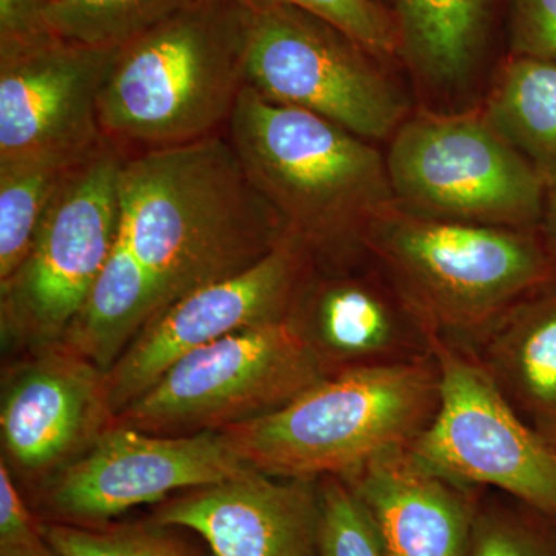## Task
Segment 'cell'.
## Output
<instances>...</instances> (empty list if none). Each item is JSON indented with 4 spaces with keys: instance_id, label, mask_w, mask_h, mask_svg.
<instances>
[{
    "instance_id": "obj_1",
    "label": "cell",
    "mask_w": 556,
    "mask_h": 556,
    "mask_svg": "<svg viewBox=\"0 0 556 556\" xmlns=\"http://www.w3.org/2000/svg\"><path fill=\"white\" fill-rule=\"evenodd\" d=\"M121 239L167 305L244 273L288 236L228 135L124 156Z\"/></svg>"
},
{
    "instance_id": "obj_2",
    "label": "cell",
    "mask_w": 556,
    "mask_h": 556,
    "mask_svg": "<svg viewBox=\"0 0 556 556\" xmlns=\"http://www.w3.org/2000/svg\"><path fill=\"white\" fill-rule=\"evenodd\" d=\"M252 185L313 263L365 252L369 219L393 203L386 156L367 139L244 87L226 127Z\"/></svg>"
},
{
    "instance_id": "obj_3",
    "label": "cell",
    "mask_w": 556,
    "mask_h": 556,
    "mask_svg": "<svg viewBox=\"0 0 556 556\" xmlns=\"http://www.w3.org/2000/svg\"><path fill=\"white\" fill-rule=\"evenodd\" d=\"M249 0H204L119 47L100 101L113 144L172 148L222 134L247 87Z\"/></svg>"
},
{
    "instance_id": "obj_4",
    "label": "cell",
    "mask_w": 556,
    "mask_h": 556,
    "mask_svg": "<svg viewBox=\"0 0 556 556\" xmlns=\"http://www.w3.org/2000/svg\"><path fill=\"white\" fill-rule=\"evenodd\" d=\"M362 247L431 338L466 350L519 300L556 283L540 230L420 217L396 201L369 219Z\"/></svg>"
},
{
    "instance_id": "obj_5",
    "label": "cell",
    "mask_w": 556,
    "mask_h": 556,
    "mask_svg": "<svg viewBox=\"0 0 556 556\" xmlns=\"http://www.w3.org/2000/svg\"><path fill=\"white\" fill-rule=\"evenodd\" d=\"M433 354L328 376L283 407L225 428L244 463L274 477L345 478L408 448L439 407Z\"/></svg>"
},
{
    "instance_id": "obj_6",
    "label": "cell",
    "mask_w": 556,
    "mask_h": 556,
    "mask_svg": "<svg viewBox=\"0 0 556 556\" xmlns=\"http://www.w3.org/2000/svg\"><path fill=\"white\" fill-rule=\"evenodd\" d=\"M394 201L420 217L540 230L546 179L486 121L419 110L391 137L386 155Z\"/></svg>"
},
{
    "instance_id": "obj_7",
    "label": "cell",
    "mask_w": 556,
    "mask_h": 556,
    "mask_svg": "<svg viewBox=\"0 0 556 556\" xmlns=\"http://www.w3.org/2000/svg\"><path fill=\"white\" fill-rule=\"evenodd\" d=\"M325 378L320 357L287 318L186 354L115 424L155 434L225 430L276 412Z\"/></svg>"
},
{
    "instance_id": "obj_8",
    "label": "cell",
    "mask_w": 556,
    "mask_h": 556,
    "mask_svg": "<svg viewBox=\"0 0 556 556\" xmlns=\"http://www.w3.org/2000/svg\"><path fill=\"white\" fill-rule=\"evenodd\" d=\"M251 2V0H249ZM247 86L367 141L393 137L409 104L361 43L308 11L251 2Z\"/></svg>"
},
{
    "instance_id": "obj_9",
    "label": "cell",
    "mask_w": 556,
    "mask_h": 556,
    "mask_svg": "<svg viewBox=\"0 0 556 556\" xmlns=\"http://www.w3.org/2000/svg\"><path fill=\"white\" fill-rule=\"evenodd\" d=\"M439 407L408 450L442 477L493 486L556 522V445L508 404L466 348L431 338Z\"/></svg>"
},
{
    "instance_id": "obj_10",
    "label": "cell",
    "mask_w": 556,
    "mask_h": 556,
    "mask_svg": "<svg viewBox=\"0 0 556 556\" xmlns=\"http://www.w3.org/2000/svg\"><path fill=\"white\" fill-rule=\"evenodd\" d=\"M124 155L105 138L50 201L30 252L0 285L3 324L36 345H58L97 280L121 228Z\"/></svg>"
},
{
    "instance_id": "obj_11",
    "label": "cell",
    "mask_w": 556,
    "mask_h": 556,
    "mask_svg": "<svg viewBox=\"0 0 556 556\" xmlns=\"http://www.w3.org/2000/svg\"><path fill=\"white\" fill-rule=\"evenodd\" d=\"M225 430L155 434L113 424L47 482L40 506L54 521L109 525L178 490L219 484L249 470Z\"/></svg>"
},
{
    "instance_id": "obj_12",
    "label": "cell",
    "mask_w": 556,
    "mask_h": 556,
    "mask_svg": "<svg viewBox=\"0 0 556 556\" xmlns=\"http://www.w3.org/2000/svg\"><path fill=\"white\" fill-rule=\"evenodd\" d=\"M311 265L306 249L287 236L252 268L161 309L105 375L113 420L186 354L240 329L287 320Z\"/></svg>"
},
{
    "instance_id": "obj_13",
    "label": "cell",
    "mask_w": 556,
    "mask_h": 556,
    "mask_svg": "<svg viewBox=\"0 0 556 556\" xmlns=\"http://www.w3.org/2000/svg\"><path fill=\"white\" fill-rule=\"evenodd\" d=\"M116 53L51 31L0 43V161L86 159L100 148L101 94Z\"/></svg>"
},
{
    "instance_id": "obj_14",
    "label": "cell",
    "mask_w": 556,
    "mask_h": 556,
    "mask_svg": "<svg viewBox=\"0 0 556 556\" xmlns=\"http://www.w3.org/2000/svg\"><path fill=\"white\" fill-rule=\"evenodd\" d=\"M343 266L311 265L288 316L328 376L430 357V332L386 274Z\"/></svg>"
},
{
    "instance_id": "obj_15",
    "label": "cell",
    "mask_w": 556,
    "mask_h": 556,
    "mask_svg": "<svg viewBox=\"0 0 556 556\" xmlns=\"http://www.w3.org/2000/svg\"><path fill=\"white\" fill-rule=\"evenodd\" d=\"M152 519L192 532L214 556H321L320 479L249 468L164 501Z\"/></svg>"
},
{
    "instance_id": "obj_16",
    "label": "cell",
    "mask_w": 556,
    "mask_h": 556,
    "mask_svg": "<svg viewBox=\"0 0 556 556\" xmlns=\"http://www.w3.org/2000/svg\"><path fill=\"white\" fill-rule=\"evenodd\" d=\"M113 420L105 375L56 348L14 372L0 409L3 448L27 475L67 466Z\"/></svg>"
},
{
    "instance_id": "obj_17",
    "label": "cell",
    "mask_w": 556,
    "mask_h": 556,
    "mask_svg": "<svg viewBox=\"0 0 556 556\" xmlns=\"http://www.w3.org/2000/svg\"><path fill=\"white\" fill-rule=\"evenodd\" d=\"M387 556H468L479 489L442 477L408 448L348 475Z\"/></svg>"
},
{
    "instance_id": "obj_18",
    "label": "cell",
    "mask_w": 556,
    "mask_h": 556,
    "mask_svg": "<svg viewBox=\"0 0 556 556\" xmlns=\"http://www.w3.org/2000/svg\"><path fill=\"white\" fill-rule=\"evenodd\" d=\"M467 351L515 412L556 445V283L519 300Z\"/></svg>"
},
{
    "instance_id": "obj_19",
    "label": "cell",
    "mask_w": 556,
    "mask_h": 556,
    "mask_svg": "<svg viewBox=\"0 0 556 556\" xmlns=\"http://www.w3.org/2000/svg\"><path fill=\"white\" fill-rule=\"evenodd\" d=\"M166 306L159 281L119 236L58 348L108 375Z\"/></svg>"
},
{
    "instance_id": "obj_20",
    "label": "cell",
    "mask_w": 556,
    "mask_h": 556,
    "mask_svg": "<svg viewBox=\"0 0 556 556\" xmlns=\"http://www.w3.org/2000/svg\"><path fill=\"white\" fill-rule=\"evenodd\" d=\"M401 53L431 86L452 87L473 68L492 0H393Z\"/></svg>"
},
{
    "instance_id": "obj_21",
    "label": "cell",
    "mask_w": 556,
    "mask_h": 556,
    "mask_svg": "<svg viewBox=\"0 0 556 556\" xmlns=\"http://www.w3.org/2000/svg\"><path fill=\"white\" fill-rule=\"evenodd\" d=\"M486 121L546 182L556 175V64L508 58L481 104Z\"/></svg>"
},
{
    "instance_id": "obj_22",
    "label": "cell",
    "mask_w": 556,
    "mask_h": 556,
    "mask_svg": "<svg viewBox=\"0 0 556 556\" xmlns=\"http://www.w3.org/2000/svg\"><path fill=\"white\" fill-rule=\"evenodd\" d=\"M86 159L0 161V285L21 268L54 193L73 167Z\"/></svg>"
},
{
    "instance_id": "obj_23",
    "label": "cell",
    "mask_w": 556,
    "mask_h": 556,
    "mask_svg": "<svg viewBox=\"0 0 556 556\" xmlns=\"http://www.w3.org/2000/svg\"><path fill=\"white\" fill-rule=\"evenodd\" d=\"M204 0H50L46 24L53 35L100 49H119L175 14Z\"/></svg>"
},
{
    "instance_id": "obj_24",
    "label": "cell",
    "mask_w": 556,
    "mask_h": 556,
    "mask_svg": "<svg viewBox=\"0 0 556 556\" xmlns=\"http://www.w3.org/2000/svg\"><path fill=\"white\" fill-rule=\"evenodd\" d=\"M42 532L58 556H204L179 535V527L152 518L131 525L42 522Z\"/></svg>"
},
{
    "instance_id": "obj_25",
    "label": "cell",
    "mask_w": 556,
    "mask_h": 556,
    "mask_svg": "<svg viewBox=\"0 0 556 556\" xmlns=\"http://www.w3.org/2000/svg\"><path fill=\"white\" fill-rule=\"evenodd\" d=\"M468 556H556V522L517 500H481Z\"/></svg>"
},
{
    "instance_id": "obj_26",
    "label": "cell",
    "mask_w": 556,
    "mask_h": 556,
    "mask_svg": "<svg viewBox=\"0 0 556 556\" xmlns=\"http://www.w3.org/2000/svg\"><path fill=\"white\" fill-rule=\"evenodd\" d=\"M321 556H387L368 511L343 479H320Z\"/></svg>"
},
{
    "instance_id": "obj_27",
    "label": "cell",
    "mask_w": 556,
    "mask_h": 556,
    "mask_svg": "<svg viewBox=\"0 0 556 556\" xmlns=\"http://www.w3.org/2000/svg\"><path fill=\"white\" fill-rule=\"evenodd\" d=\"M285 3L320 17L361 43L372 56H393L401 51V38L393 14L378 0H251Z\"/></svg>"
},
{
    "instance_id": "obj_28",
    "label": "cell",
    "mask_w": 556,
    "mask_h": 556,
    "mask_svg": "<svg viewBox=\"0 0 556 556\" xmlns=\"http://www.w3.org/2000/svg\"><path fill=\"white\" fill-rule=\"evenodd\" d=\"M511 56L556 64V0H511Z\"/></svg>"
},
{
    "instance_id": "obj_29",
    "label": "cell",
    "mask_w": 556,
    "mask_h": 556,
    "mask_svg": "<svg viewBox=\"0 0 556 556\" xmlns=\"http://www.w3.org/2000/svg\"><path fill=\"white\" fill-rule=\"evenodd\" d=\"M43 536L42 522L36 521L25 503L5 457L0 460V546H20Z\"/></svg>"
},
{
    "instance_id": "obj_30",
    "label": "cell",
    "mask_w": 556,
    "mask_h": 556,
    "mask_svg": "<svg viewBox=\"0 0 556 556\" xmlns=\"http://www.w3.org/2000/svg\"><path fill=\"white\" fill-rule=\"evenodd\" d=\"M50 0H0V43L21 42L49 33L46 9Z\"/></svg>"
},
{
    "instance_id": "obj_31",
    "label": "cell",
    "mask_w": 556,
    "mask_h": 556,
    "mask_svg": "<svg viewBox=\"0 0 556 556\" xmlns=\"http://www.w3.org/2000/svg\"><path fill=\"white\" fill-rule=\"evenodd\" d=\"M540 232L546 241L547 248L556 257V175L547 182Z\"/></svg>"
},
{
    "instance_id": "obj_32",
    "label": "cell",
    "mask_w": 556,
    "mask_h": 556,
    "mask_svg": "<svg viewBox=\"0 0 556 556\" xmlns=\"http://www.w3.org/2000/svg\"><path fill=\"white\" fill-rule=\"evenodd\" d=\"M0 556H58L47 543L46 536L20 546H0Z\"/></svg>"
}]
</instances>
